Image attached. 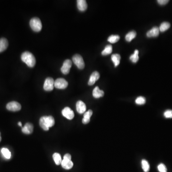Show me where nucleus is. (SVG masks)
<instances>
[{"label":"nucleus","instance_id":"obj_11","mask_svg":"<svg viewBox=\"0 0 172 172\" xmlns=\"http://www.w3.org/2000/svg\"><path fill=\"white\" fill-rule=\"evenodd\" d=\"M100 75L97 71H94L90 77V79L88 82V84L90 86L94 85L96 81L100 79Z\"/></svg>","mask_w":172,"mask_h":172},{"label":"nucleus","instance_id":"obj_12","mask_svg":"<svg viewBox=\"0 0 172 172\" xmlns=\"http://www.w3.org/2000/svg\"><path fill=\"white\" fill-rule=\"evenodd\" d=\"M159 29L157 27H154L149 31L147 32L146 35L148 38H155L159 35Z\"/></svg>","mask_w":172,"mask_h":172},{"label":"nucleus","instance_id":"obj_21","mask_svg":"<svg viewBox=\"0 0 172 172\" xmlns=\"http://www.w3.org/2000/svg\"><path fill=\"white\" fill-rule=\"evenodd\" d=\"M136 36V32L134 31H132L129 32L126 36H125V39L126 41L128 42L132 41V39L135 38Z\"/></svg>","mask_w":172,"mask_h":172},{"label":"nucleus","instance_id":"obj_19","mask_svg":"<svg viewBox=\"0 0 172 172\" xmlns=\"http://www.w3.org/2000/svg\"><path fill=\"white\" fill-rule=\"evenodd\" d=\"M121 58V56H120V55L119 54H113L111 56V60H112V62L113 63L115 67L117 66L120 64Z\"/></svg>","mask_w":172,"mask_h":172},{"label":"nucleus","instance_id":"obj_25","mask_svg":"<svg viewBox=\"0 0 172 172\" xmlns=\"http://www.w3.org/2000/svg\"><path fill=\"white\" fill-rule=\"evenodd\" d=\"M120 37L118 35H111L109 36L108 39V41L111 43V44H114L119 41L120 40Z\"/></svg>","mask_w":172,"mask_h":172},{"label":"nucleus","instance_id":"obj_14","mask_svg":"<svg viewBox=\"0 0 172 172\" xmlns=\"http://www.w3.org/2000/svg\"><path fill=\"white\" fill-rule=\"evenodd\" d=\"M61 166L63 168L66 170H69L73 166V163L69 160L63 159L61 162Z\"/></svg>","mask_w":172,"mask_h":172},{"label":"nucleus","instance_id":"obj_15","mask_svg":"<svg viewBox=\"0 0 172 172\" xmlns=\"http://www.w3.org/2000/svg\"><path fill=\"white\" fill-rule=\"evenodd\" d=\"M77 8L80 11L84 12L87 9V5L85 0H77Z\"/></svg>","mask_w":172,"mask_h":172},{"label":"nucleus","instance_id":"obj_4","mask_svg":"<svg viewBox=\"0 0 172 172\" xmlns=\"http://www.w3.org/2000/svg\"><path fill=\"white\" fill-rule=\"evenodd\" d=\"M73 62L78 69H82L85 67V63L82 57L79 54L75 55L72 57Z\"/></svg>","mask_w":172,"mask_h":172},{"label":"nucleus","instance_id":"obj_18","mask_svg":"<svg viewBox=\"0 0 172 172\" xmlns=\"http://www.w3.org/2000/svg\"><path fill=\"white\" fill-rule=\"evenodd\" d=\"M93 112L91 110H89L88 111L85 112L83 118L82 119L83 124H86L89 123L90 120V117L93 115Z\"/></svg>","mask_w":172,"mask_h":172},{"label":"nucleus","instance_id":"obj_5","mask_svg":"<svg viewBox=\"0 0 172 172\" xmlns=\"http://www.w3.org/2000/svg\"><path fill=\"white\" fill-rule=\"evenodd\" d=\"M68 82L66 80L63 78H59L56 79L54 82V87L56 89L63 90L67 87Z\"/></svg>","mask_w":172,"mask_h":172},{"label":"nucleus","instance_id":"obj_33","mask_svg":"<svg viewBox=\"0 0 172 172\" xmlns=\"http://www.w3.org/2000/svg\"><path fill=\"white\" fill-rule=\"evenodd\" d=\"M18 125H19V126H20V127H22V124L21 122L19 121V122H18Z\"/></svg>","mask_w":172,"mask_h":172},{"label":"nucleus","instance_id":"obj_27","mask_svg":"<svg viewBox=\"0 0 172 172\" xmlns=\"http://www.w3.org/2000/svg\"><path fill=\"white\" fill-rule=\"evenodd\" d=\"M142 169L145 172H148L150 170V165L145 160H142Z\"/></svg>","mask_w":172,"mask_h":172},{"label":"nucleus","instance_id":"obj_17","mask_svg":"<svg viewBox=\"0 0 172 172\" xmlns=\"http://www.w3.org/2000/svg\"><path fill=\"white\" fill-rule=\"evenodd\" d=\"M8 46V42L5 38L0 39V53L5 51Z\"/></svg>","mask_w":172,"mask_h":172},{"label":"nucleus","instance_id":"obj_28","mask_svg":"<svg viewBox=\"0 0 172 172\" xmlns=\"http://www.w3.org/2000/svg\"><path fill=\"white\" fill-rule=\"evenodd\" d=\"M146 102V100L143 97H139L135 100V103L138 105H143Z\"/></svg>","mask_w":172,"mask_h":172},{"label":"nucleus","instance_id":"obj_2","mask_svg":"<svg viewBox=\"0 0 172 172\" xmlns=\"http://www.w3.org/2000/svg\"><path fill=\"white\" fill-rule=\"evenodd\" d=\"M21 59L29 67H34L36 63L35 57L28 51H25L22 54Z\"/></svg>","mask_w":172,"mask_h":172},{"label":"nucleus","instance_id":"obj_1","mask_svg":"<svg viewBox=\"0 0 172 172\" xmlns=\"http://www.w3.org/2000/svg\"><path fill=\"white\" fill-rule=\"evenodd\" d=\"M55 124V119L52 116H43L39 121L40 127L45 131L49 130V128L54 126Z\"/></svg>","mask_w":172,"mask_h":172},{"label":"nucleus","instance_id":"obj_34","mask_svg":"<svg viewBox=\"0 0 172 172\" xmlns=\"http://www.w3.org/2000/svg\"><path fill=\"white\" fill-rule=\"evenodd\" d=\"M1 132H0V142H1Z\"/></svg>","mask_w":172,"mask_h":172},{"label":"nucleus","instance_id":"obj_29","mask_svg":"<svg viewBox=\"0 0 172 172\" xmlns=\"http://www.w3.org/2000/svg\"><path fill=\"white\" fill-rule=\"evenodd\" d=\"M158 170L160 172H167V168L163 163H160L158 166Z\"/></svg>","mask_w":172,"mask_h":172},{"label":"nucleus","instance_id":"obj_13","mask_svg":"<svg viewBox=\"0 0 172 172\" xmlns=\"http://www.w3.org/2000/svg\"><path fill=\"white\" fill-rule=\"evenodd\" d=\"M76 108L78 113L80 114L83 113L86 111V104L82 101L79 100L77 102Z\"/></svg>","mask_w":172,"mask_h":172},{"label":"nucleus","instance_id":"obj_23","mask_svg":"<svg viewBox=\"0 0 172 172\" xmlns=\"http://www.w3.org/2000/svg\"><path fill=\"white\" fill-rule=\"evenodd\" d=\"M112 52V46L111 45H107L105 49L102 51L101 54L103 56H107L111 54Z\"/></svg>","mask_w":172,"mask_h":172},{"label":"nucleus","instance_id":"obj_9","mask_svg":"<svg viewBox=\"0 0 172 172\" xmlns=\"http://www.w3.org/2000/svg\"><path fill=\"white\" fill-rule=\"evenodd\" d=\"M62 114L63 116L69 120H72L74 117V113L70 108L66 107L62 110Z\"/></svg>","mask_w":172,"mask_h":172},{"label":"nucleus","instance_id":"obj_26","mask_svg":"<svg viewBox=\"0 0 172 172\" xmlns=\"http://www.w3.org/2000/svg\"><path fill=\"white\" fill-rule=\"evenodd\" d=\"M1 152L5 158L8 159L11 158V153L8 149L3 148L1 149Z\"/></svg>","mask_w":172,"mask_h":172},{"label":"nucleus","instance_id":"obj_16","mask_svg":"<svg viewBox=\"0 0 172 172\" xmlns=\"http://www.w3.org/2000/svg\"><path fill=\"white\" fill-rule=\"evenodd\" d=\"M93 96L96 99H98L102 97L104 95V93L103 90H100L98 87H96L93 90Z\"/></svg>","mask_w":172,"mask_h":172},{"label":"nucleus","instance_id":"obj_7","mask_svg":"<svg viewBox=\"0 0 172 172\" xmlns=\"http://www.w3.org/2000/svg\"><path fill=\"white\" fill-rule=\"evenodd\" d=\"M7 108L10 111H18L21 109V105L16 101H11L7 104Z\"/></svg>","mask_w":172,"mask_h":172},{"label":"nucleus","instance_id":"obj_24","mask_svg":"<svg viewBox=\"0 0 172 172\" xmlns=\"http://www.w3.org/2000/svg\"><path fill=\"white\" fill-rule=\"evenodd\" d=\"M139 51L138 50H135L134 54L131 55L130 57V60L134 63H136L139 60Z\"/></svg>","mask_w":172,"mask_h":172},{"label":"nucleus","instance_id":"obj_32","mask_svg":"<svg viewBox=\"0 0 172 172\" xmlns=\"http://www.w3.org/2000/svg\"><path fill=\"white\" fill-rule=\"evenodd\" d=\"M64 159L69 160H71V155L69 153H66L64 156Z\"/></svg>","mask_w":172,"mask_h":172},{"label":"nucleus","instance_id":"obj_22","mask_svg":"<svg viewBox=\"0 0 172 172\" xmlns=\"http://www.w3.org/2000/svg\"><path fill=\"white\" fill-rule=\"evenodd\" d=\"M170 27V24L168 22H165L161 24L159 27V31L161 32H164Z\"/></svg>","mask_w":172,"mask_h":172},{"label":"nucleus","instance_id":"obj_31","mask_svg":"<svg viewBox=\"0 0 172 172\" xmlns=\"http://www.w3.org/2000/svg\"><path fill=\"white\" fill-rule=\"evenodd\" d=\"M169 1L168 0H158L157 1V3H158L160 5H165Z\"/></svg>","mask_w":172,"mask_h":172},{"label":"nucleus","instance_id":"obj_8","mask_svg":"<svg viewBox=\"0 0 172 172\" xmlns=\"http://www.w3.org/2000/svg\"><path fill=\"white\" fill-rule=\"evenodd\" d=\"M72 64V61L70 59H66L65 60L61 67V71L62 73L64 75L68 74L70 71Z\"/></svg>","mask_w":172,"mask_h":172},{"label":"nucleus","instance_id":"obj_30","mask_svg":"<svg viewBox=\"0 0 172 172\" xmlns=\"http://www.w3.org/2000/svg\"><path fill=\"white\" fill-rule=\"evenodd\" d=\"M164 116L166 118H172V111L168 110L166 111L164 113Z\"/></svg>","mask_w":172,"mask_h":172},{"label":"nucleus","instance_id":"obj_20","mask_svg":"<svg viewBox=\"0 0 172 172\" xmlns=\"http://www.w3.org/2000/svg\"><path fill=\"white\" fill-rule=\"evenodd\" d=\"M53 158L56 165H61L62 160L61 159V156L59 153L57 152L54 153L53 155Z\"/></svg>","mask_w":172,"mask_h":172},{"label":"nucleus","instance_id":"obj_3","mask_svg":"<svg viewBox=\"0 0 172 172\" xmlns=\"http://www.w3.org/2000/svg\"><path fill=\"white\" fill-rule=\"evenodd\" d=\"M30 27L34 31L39 32L42 28V24L39 18L38 17L33 18L30 21Z\"/></svg>","mask_w":172,"mask_h":172},{"label":"nucleus","instance_id":"obj_10","mask_svg":"<svg viewBox=\"0 0 172 172\" xmlns=\"http://www.w3.org/2000/svg\"><path fill=\"white\" fill-rule=\"evenodd\" d=\"M34 131V126L31 123H26L25 126L22 127V131L24 134H30L33 132Z\"/></svg>","mask_w":172,"mask_h":172},{"label":"nucleus","instance_id":"obj_6","mask_svg":"<svg viewBox=\"0 0 172 172\" xmlns=\"http://www.w3.org/2000/svg\"><path fill=\"white\" fill-rule=\"evenodd\" d=\"M54 79L52 77H48L45 80L44 84V89L47 91H52L54 87Z\"/></svg>","mask_w":172,"mask_h":172}]
</instances>
